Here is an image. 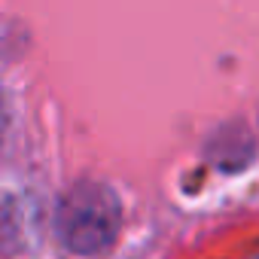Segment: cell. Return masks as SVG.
<instances>
[{
    "instance_id": "cell-1",
    "label": "cell",
    "mask_w": 259,
    "mask_h": 259,
    "mask_svg": "<svg viewBox=\"0 0 259 259\" xmlns=\"http://www.w3.org/2000/svg\"><path fill=\"white\" fill-rule=\"evenodd\" d=\"M122 226V207L110 186L104 183H76L58 204L55 232L70 253L98 256L113 247Z\"/></svg>"
},
{
    "instance_id": "cell-2",
    "label": "cell",
    "mask_w": 259,
    "mask_h": 259,
    "mask_svg": "<svg viewBox=\"0 0 259 259\" xmlns=\"http://www.w3.org/2000/svg\"><path fill=\"white\" fill-rule=\"evenodd\" d=\"M256 259H259V253H256Z\"/></svg>"
}]
</instances>
